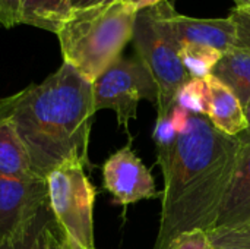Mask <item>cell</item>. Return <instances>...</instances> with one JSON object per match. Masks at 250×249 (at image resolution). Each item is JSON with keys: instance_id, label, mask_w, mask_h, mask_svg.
Segmentation results:
<instances>
[{"instance_id": "277c9868", "label": "cell", "mask_w": 250, "mask_h": 249, "mask_svg": "<svg viewBox=\"0 0 250 249\" xmlns=\"http://www.w3.org/2000/svg\"><path fill=\"white\" fill-rule=\"evenodd\" d=\"M136 57L151 72L157 88V117L170 116L176 94L190 79L180 59V45L164 22L158 4L138 10L133 28Z\"/></svg>"}, {"instance_id": "5b68a950", "label": "cell", "mask_w": 250, "mask_h": 249, "mask_svg": "<svg viewBox=\"0 0 250 249\" xmlns=\"http://www.w3.org/2000/svg\"><path fill=\"white\" fill-rule=\"evenodd\" d=\"M48 207L70 249H97L94 239V204L97 191L86 167L79 161L64 163L47 178Z\"/></svg>"}, {"instance_id": "e0dca14e", "label": "cell", "mask_w": 250, "mask_h": 249, "mask_svg": "<svg viewBox=\"0 0 250 249\" xmlns=\"http://www.w3.org/2000/svg\"><path fill=\"white\" fill-rule=\"evenodd\" d=\"M174 106L186 109L192 114L207 116L209 107V87L207 79L190 78L176 94Z\"/></svg>"}, {"instance_id": "ac0fdd59", "label": "cell", "mask_w": 250, "mask_h": 249, "mask_svg": "<svg viewBox=\"0 0 250 249\" xmlns=\"http://www.w3.org/2000/svg\"><path fill=\"white\" fill-rule=\"evenodd\" d=\"M177 132L174 131L170 116L157 117V123L154 128L152 139L155 142V153H157V164L160 166L161 172L167 169L177 139Z\"/></svg>"}, {"instance_id": "8992f818", "label": "cell", "mask_w": 250, "mask_h": 249, "mask_svg": "<svg viewBox=\"0 0 250 249\" xmlns=\"http://www.w3.org/2000/svg\"><path fill=\"white\" fill-rule=\"evenodd\" d=\"M95 113L113 110L117 125L129 132V123L136 119L141 100L157 106L158 88L146 66L138 59L119 57L92 82Z\"/></svg>"}, {"instance_id": "ffe728a7", "label": "cell", "mask_w": 250, "mask_h": 249, "mask_svg": "<svg viewBox=\"0 0 250 249\" xmlns=\"http://www.w3.org/2000/svg\"><path fill=\"white\" fill-rule=\"evenodd\" d=\"M229 18L236 25V48L250 53V7L236 6L231 9Z\"/></svg>"}, {"instance_id": "52a82bcc", "label": "cell", "mask_w": 250, "mask_h": 249, "mask_svg": "<svg viewBox=\"0 0 250 249\" xmlns=\"http://www.w3.org/2000/svg\"><path fill=\"white\" fill-rule=\"evenodd\" d=\"M103 186L120 205L163 198V192L155 188L151 170L138 157L130 141L104 161Z\"/></svg>"}, {"instance_id": "5bb4252c", "label": "cell", "mask_w": 250, "mask_h": 249, "mask_svg": "<svg viewBox=\"0 0 250 249\" xmlns=\"http://www.w3.org/2000/svg\"><path fill=\"white\" fill-rule=\"evenodd\" d=\"M212 75L226 84L240 100V103L248 106L250 103V53L231 48L224 53L218 65L214 68Z\"/></svg>"}, {"instance_id": "d6986e66", "label": "cell", "mask_w": 250, "mask_h": 249, "mask_svg": "<svg viewBox=\"0 0 250 249\" xmlns=\"http://www.w3.org/2000/svg\"><path fill=\"white\" fill-rule=\"evenodd\" d=\"M207 233L211 249H250V226L214 227Z\"/></svg>"}, {"instance_id": "44dd1931", "label": "cell", "mask_w": 250, "mask_h": 249, "mask_svg": "<svg viewBox=\"0 0 250 249\" xmlns=\"http://www.w3.org/2000/svg\"><path fill=\"white\" fill-rule=\"evenodd\" d=\"M167 249H211L208 233L204 230H193L180 235Z\"/></svg>"}, {"instance_id": "6da1fadb", "label": "cell", "mask_w": 250, "mask_h": 249, "mask_svg": "<svg viewBox=\"0 0 250 249\" xmlns=\"http://www.w3.org/2000/svg\"><path fill=\"white\" fill-rule=\"evenodd\" d=\"M239 145V136L221 134L207 116H190L163 170L161 219L152 249H167L183 233L215 227L234 175Z\"/></svg>"}, {"instance_id": "7402d4cb", "label": "cell", "mask_w": 250, "mask_h": 249, "mask_svg": "<svg viewBox=\"0 0 250 249\" xmlns=\"http://www.w3.org/2000/svg\"><path fill=\"white\" fill-rule=\"evenodd\" d=\"M22 0H0V26L13 28L19 25Z\"/></svg>"}, {"instance_id": "9c48e42d", "label": "cell", "mask_w": 250, "mask_h": 249, "mask_svg": "<svg viewBox=\"0 0 250 249\" xmlns=\"http://www.w3.org/2000/svg\"><path fill=\"white\" fill-rule=\"evenodd\" d=\"M161 16L179 45L195 43L214 47L223 54L236 45V25L227 18H192L176 12L170 1L158 3Z\"/></svg>"}, {"instance_id": "484cf974", "label": "cell", "mask_w": 250, "mask_h": 249, "mask_svg": "<svg viewBox=\"0 0 250 249\" xmlns=\"http://www.w3.org/2000/svg\"><path fill=\"white\" fill-rule=\"evenodd\" d=\"M245 117H246V123H248L246 131H250V103L248 106H245Z\"/></svg>"}, {"instance_id": "30bf717a", "label": "cell", "mask_w": 250, "mask_h": 249, "mask_svg": "<svg viewBox=\"0 0 250 249\" xmlns=\"http://www.w3.org/2000/svg\"><path fill=\"white\" fill-rule=\"evenodd\" d=\"M237 136L240 145L236 169L215 227L250 226V131Z\"/></svg>"}, {"instance_id": "4316f807", "label": "cell", "mask_w": 250, "mask_h": 249, "mask_svg": "<svg viewBox=\"0 0 250 249\" xmlns=\"http://www.w3.org/2000/svg\"><path fill=\"white\" fill-rule=\"evenodd\" d=\"M236 6H249L250 7V0H234Z\"/></svg>"}, {"instance_id": "9a60e30c", "label": "cell", "mask_w": 250, "mask_h": 249, "mask_svg": "<svg viewBox=\"0 0 250 249\" xmlns=\"http://www.w3.org/2000/svg\"><path fill=\"white\" fill-rule=\"evenodd\" d=\"M69 13L70 0H22L19 22L57 34Z\"/></svg>"}, {"instance_id": "3957f363", "label": "cell", "mask_w": 250, "mask_h": 249, "mask_svg": "<svg viewBox=\"0 0 250 249\" xmlns=\"http://www.w3.org/2000/svg\"><path fill=\"white\" fill-rule=\"evenodd\" d=\"M136 13L129 0L70 12L56 34L63 62L94 82L132 41Z\"/></svg>"}, {"instance_id": "7a4b0ae2", "label": "cell", "mask_w": 250, "mask_h": 249, "mask_svg": "<svg viewBox=\"0 0 250 249\" xmlns=\"http://www.w3.org/2000/svg\"><path fill=\"white\" fill-rule=\"evenodd\" d=\"M94 114L92 82L64 62L42 82L0 98V116L13 122L35 175L44 181L69 161L92 167L88 148Z\"/></svg>"}, {"instance_id": "8fae6325", "label": "cell", "mask_w": 250, "mask_h": 249, "mask_svg": "<svg viewBox=\"0 0 250 249\" xmlns=\"http://www.w3.org/2000/svg\"><path fill=\"white\" fill-rule=\"evenodd\" d=\"M209 87L208 120L224 135L237 136L248 129L245 107L236 94L214 75L207 78Z\"/></svg>"}, {"instance_id": "2e32d148", "label": "cell", "mask_w": 250, "mask_h": 249, "mask_svg": "<svg viewBox=\"0 0 250 249\" xmlns=\"http://www.w3.org/2000/svg\"><path fill=\"white\" fill-rule=\"evenodd\" d=\"M223 53L214 47L185 43L180 45V59L190 78L207 79L221 60Z\"/></svg>"}, {"instance_id": "cb8c5ba5", "label": "cell", "mask_w": 250, "mask_h": 249, "mask_svg": "<svg viewBox=\"0 0 250 249\" xmlns=\"http://www.w3.org/2000/svg\"><path fill=\"white\" fill-rule=\"evenodd\" d=\"M119 0H70V12H78V10H85L108 3H114Z\"/></svg>"}, {"instance_id": "ba28073f", "label": "cell", "mask_w": 250, "mask_h": 249, "mask_svg": "<svg viewBox=\"0 0 250 249\" xmlns=\"http://www.w3.org/2000/svg\"><path fill=\"white\" fill-rule=\"evenodd\" d=\"M47 201L44 179H18L0 175V245L31 220Z\"/></svg>"}, {"instance_id": "7c38bea8", "label": "cell", "mask_w": 250, "mask_h": 249, "mask_svg": "<svg viewBox=\"0 0 250 249\" xmlns=\"http://www.w3.org/2000/svg\"><path fill=\"white\" fill-rule=\"evenodd\" d=\"M63 239L64 235L47 201L31 220L0 245V249H57Z\"/></svg>"}, {"instance_id": "83f0119b", "label": "cell", "mask_w": 250, "mask_h": 249, "mask_svg": "<svg viewBox=\"0 0 250 249\" xmlns=\"http://www.w3.org/2000/svg\"><path fill=\"white\" fill-rule=\"evenodd\" d=\"M57 249H70V247H69V244H67V241H66V238L63 239V242L60 244V247Z\"/></svg>"}, {"instance_id": "d4e9b609", "label": "cell", "mask_w": 250, "mask_h": 249, "mask_svg": "<svg viewBox=\"0 0 250 249\" xmlns=\"http://www.w3.org/2000/svg\"><path fill=\"white\" fill-rule=\"evenodd\" d=\"M129 1L136 7V10H142V9L155 6V4L163 3V1H170V0H129Z\"/></svg>"}, {"instance_id": "603a6c76", "label": "cell", "mask_w": 250, "mask_h": 249, "mask_svg": "<svg viewBox=\"0 0 250 249\" xmlns=\"http://www.w3.org/2000/svg\"><path fill=\"white\" fill-rule=\"evenodd\" d=\"M190 116L192 113H189L186 109L180 107V106H174L170 112V122L174 128V131L177 134H182L186 131L189 122H190Z\"/></svg>"}, {"instance_id": "4fadbf2b", "label": "cell", "mask_w": 250, "mask_h": 249, "mask_svg": "<svg viewBox=\"0 0 250 249\" xmlns=\"http://www.w3.org/2000/svg\"><path fill=\"white\" fill-rule=\"evenodd\" d=\"M0 175L18 179H41L35 175L26 147L13 122L0 116Z\"/></svg>"}]
</instances>
